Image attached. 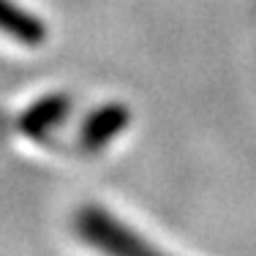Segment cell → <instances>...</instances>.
Instances as JSON below:
<instances>
[{"mask_svg": "<svg viewBox=\"0 0 256 256\" xmlns=\"http://www.w3.org/2000/svg\"><path fill=\"white\" fill-rule=\"evenodd\" d=\"M74 226L84 242H90L93 248L118 256H134V254H153L156 248L148 246L134 229H128L123 221L112 216L109 210H104L98 204H88L76 212Z\"/></svg>", "mask_w": 256, "mask_h": 256, "instance_id": "obj_1", "label": "cell"}, {"mask_svg": "<svg viewBox=\"0 0 256 256\" xmlns=\"http://www.w3.org/2000/svg\"><path fill=\"white\" fill-rule=\"evenodd\" d=\"M128 123H131V112L126 104H104L84 118L82 131H79V144L88 153H98L118 134L126 131Z\"/></svg>", "mask_w": 256, "mask_h": 256, "instance_id": "obj_2", "label": "cell"}, {"mask_svg": "<svg viewBox=\"0 0 256 256\" xmlns=\"http://www.w3.org/2000/svg\"><path fill=\"white\" fill-rule=\"evenodd\" d=\"M71 98L66 93H50L44 98L33 101L25 112L20 114V131L33 142H41L68 118Z\"/></svg>", "mask_w": 256, "mask_h": 256, "instance_id": "obj_3", "label": "cell"}, {"mask_svg": "<svg viewBox=\"0 0 256 256\" xmlns=\"http://www.w3.org/2000/svg\"><path fill=\"white\" fill-rule=\"evenodd\" d=\"M0 33L22 46H41L46 41L44 20L16 0H0Z\"/></svg>", "mask_w": 256, "mask_h": 256, "instance_id": "obj_4", "label": "cell"}]
</instances>
